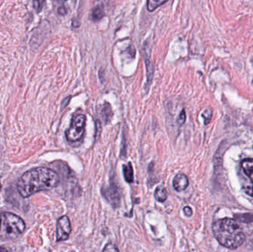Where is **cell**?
I'll use <instances>...</instances> for the list:
<instances>
[{"label":"cell","mask_w":253,"mask_h":252,"mask_svg":"<svg viewBox=\"0 0 253 252\" xmlns=\"http://www.w3.org/2000/svg\"><path fill=\"white\" fill-rule=\"evenodd\" d=\"M102 116L105 118L106 122L111 121L113 116V111L110 104L105 103L103 109H102Z\"/></svg>","instance_id":"13"},{"label":"cell","mask_w":253,"mask_h":252,"mask_svg":"<svg viewBox=\"0 0 253 252\" xmlns=\"http://www.w3.org/2000/svg\"><path fill=\"white\" fill-rule=\"evenodd\" d=\"M166 2L167 1H161V0H148V1H147V10L150 12L153 11V10H156L157 7H159V6Z\"/></svg>","instance_id":"14"},{"label":"cell","mask_w":253,"mask_h":252,"mask_svg":"<svg viewBox=\"0 0 253 252\" xmlns=\"http://www.w3.org/2000/svg\"><path fill=\"white\" fill-rule=\"evenodd\" d=\"M102 252H120L117 246L113 244H108L105 246Z\"/></svg>","instance_id":"18"},{"label":"cell","mask_w":253,"mask_h":252,"mask_svg":"<svg viewBox=\"0 0 253 252\" xmlns=\"http://www.w3.org/2000/svg\"><path fill=\"white\" fill-rule=\"evenodd\" d=\"M154 196L156 201L160 203H163L168 198V192H167L166 189L163 187V186H158L156 188V191H155Z\"/></svg>","instance_id":"10"},{"label":"cell","mask_w":253,"mask_h":252,"mask_svg":"<svg viewBox=\"0 0 253 252\" xmlns=\"http://www.w3.org/2000/svg\"><path fill=\"white\" fill-rule=\"evenodd\" d=\"M102 195L114 207H117L120 204V190L115 183H111L106 189H104L102 191Z\"/></svg>","instance_id":"7"},{"label":"cell","mask_w":253,"mask_h":252,"mask_svg":"<svg viewBox=\"0 0 253 252\" xmlns=\"http://www.w3.org/2000/svg\"><path fill=\"white\" fill-rule=\"evenodd\" d=\"M1 183H0V190H1Z\"/></svg>","instance_id":"24"},{"label":"cell","mask_w":253,"mask_h":252,"mask_svg":"<svg viewBox=\"0 0 253 252\" xmlns=\"http://www.w3.org/2000/svg\"><path fill=\"white\" fill-rule=\"evenodd\" d=\"M243 223H251L253 222V214H244L241 216H236V218Z\"/></svg>","instance_id":"15"},{"label":"cell","mask_w":253,"mask_h":252,"mask_svg":"<svg viewBox=\"0 0 253 252\" xmlns=\"http://www.w3.org/2000/svg\"><path fill=\"white\" fill-rule=\"evenodd\" d=\"M212 232L221 245L236 250L244 244L245 235L237 222L233 219L223 218L212 224Z\"/></svg>","instance_id":"2"},{"label":"cell","mask_w":253,"mask_h":252,"mask_svg":"<svg viewBox=\"0 0 253 252\" xmlns=\"http://www.w3.org/2000/svg\"><path fill=\"white\" fill-rule=\"evenodd\" d=\"M25 229L24 220L10 213L0 214V238L13 240L23 233Z\"/></svg>","instance_id":"3"},{"label":"cell","mask_w":253,"mask_h":252,"mask_svg":"<svg viewBox=\"0 0 253 252\" xmlns=\"http://www.w3.org/2000/svg\"><path fill=\"white\" fill-rule=\"evenodd\" d=\"M186 121V112L184 109H183L181 112H180L179 116H178V119H177V123L178 125L181 126L184 124Z\"/></svg>","instance_id":"19"},{"label":"cell","mask_w":253,"mask_h":252,"mask_svg":"<svg viewBox=\"0 0 253 252\" xmlns=\"http://www.w3.org/2000/svg\"><path fill=\"white\" fill-rule=\"evenodd\" d=\"M105 16V10L101 5L96 6L92 10V19L94 21H99Z\"/></svg>","instance_id":"12"},{"label":"cell","mask_w":253,"mask_h":252,"mask_svg":"<svg viewBox=\"0 0 253 252\" xmlns=\"http://www.w3.org/2000/svg\"><path fill=\"white\" fill-rule=\"evenodd\" d=\"M145 65L146 70H147V84L149 85V84H151L152 79H153V72H154V71H153V64H152L150 59H149L148 57H147V56L145 57Z\"/></svg>","instance_id":"11"},{"label":"cell","mask_w":253,"mask_h":252,"mask_svg":"<svg viewBox=\"0 0 253 252\" xmlns=\"http://www.w3.org/2000/svg\"><path fill=\"white\" fill-rule=\"evenodd\" d=\"M73 26L74 27H79L80 26V22H76L75 19H73Z\"/></svg>","instance_id":"22"},{"label":"cell","mask_w":253,"mask_h":252,"mask_svg":"<svg viewBox=\"0 0 253 252\" xmlns=\"http://www.w3.org/2000/svg\"><path fill=\"white\" fill-rule=\"evenodd\" d=\"M123 173H124L125 179L127 183H130L133 182V169H132V166L130 162L123 166Z\"/></svg>","instance_id":"9"},{"label":"cell","mask_w":253,"mask_h":252,"mask_svg":"<svg viewBox=\"0 0 253 252\" xmlns=\"http://www.w3.org/2000/svg\"><path fill=\"white\" fill-rule=\"evenodd\" d=\"M212 116V111L211 108L209 109H205V112L202 114V117L204 118V121H205V125H208L210 122H211V118Z\"/></svg>","instance_id":"16"},{"label":"cell","mask_w":253,"mask_h":252,"mask_svg":"<svg viewBox=\"0 0 253 252\" xmlns=\"http://www.w3.org/2000/svg\"><path fill=\"white\" fill-rule=\"evenodd\" d=\"M101 132H102V124L99 120H96L95 121V140L99 139L100 136Z\"/></svg>","instance_id":"17"},{"label":"cell","mask_w":253,"mask_h":252,"mask_svg":"<svg viewBox=\"0 0 253 252\" xmlns=\"http://www.w3.org/2000/svg\"><path fill=\"white\" fill-rule=\"evenodd\" d=\"M71 232V221L68 216H62L58 220L56 225V241H66Z\"/></svg>","instance_id":"6"},{"label":"cell","mask_w":253,"mask_h":252,"mask_svg":"<svg viewBox=\"0 0 253 252\" xmlns=\"http://www.w3.org/2000/svg\"></svg>","instance_id":"25"},{"label":"cell","mask_w":253,"mask_h":252,"mask_svg":"<svg viewBox=\"0 0 253 252\" xmlns=\"http://www.w3.org/2000/svg\"><path fill=\"white\" fill-rule=\"evenodd\" d=\"M56 172L46 167H37L22 175L17 183L19 195L28 198L41 191L50 190L59 184Z\"/></svg>","instance_id":"1"},{"label":"cell","mask_w":253,"mask_h":252,"mask_svg":"<svg viewBox=\"0 0 253 252\" xmlns=\"http://www.w3.org/2000/svg\"><path fill=\"white\" fill-rule=\"evenodd\" d=\"M86 117L83 114H77L73 117L71 125L67 130L66 138L70 144H77L82 142L85 129Z\"/></svg>","instance_id":"4"},{"label":"cell","mask_w":253,"mask_h":252,"mask_svg":"<svg viewBox=\"0 0 253 252\" xmlns=\"http://www.w3.org/2000/svg\"><path fill=\"white\" fill-rule=\"evenodd\" d=\"M174 189L176 192H182L187 189L189 185V180L187 176L184 174H178L174 178L173 182H172Z\"/></svg>","instance_id":"8"},{"label":"cell","mask_w":253,"mask_h":252,"mask_svg":"<svg viewBox=\"0 0 253 252\" xmlns=\"http://www.w3.org/2000/svg\"><path fill=\"white\" fill-rule=\"evenodd\" d=\"M0 252H8L7 249L4 248V247H0Z\"/></svg>","instance_id":"23"},{"label":"cell","mask_w":253,"mask_h":252,"mask_svg":"<svg viewBox=\"0 0 253 252\" xmlns=\"http://www.w3.org/2000/svg\"><path fill=\"white\" fill-rule=\"evenodd\" d=\"M244 174L249 179V182L243 185V189L250 196L253 197V159L246 158L241 163Z\"/></svg>","instance_id":"5"},{"label":"cell","mask_w":253,"mask_h":252,"mask_svg":"<svg viewBox=\"0 0 253 252\" xmlns=\"http://www.w3.org/2000/svg\"><path fill=\"white\" fill-rule=\"evenodd\" d=\"M184 213L187 217H190L193 215V210L190 207H185L184 208Z\"/></svg>","instance_id":"20"},{"label":"cell","mask_w":253,"mask_h":252,"mask_svg":"<svg viewBox=\"0 0 253 252\" xmlns=\"http://www.w3.org/2000/svg\"><path fill=\"white\" fill-rule=\"evenodd\" d=\"M67 10L65 8L64 6H62V7H59V13L61 15H65L66 14Z\"/></svg>","instance_id":"21"}]
</instances>
